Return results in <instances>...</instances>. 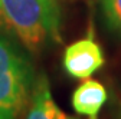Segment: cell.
<instances>
[{"label":"cell","mask_w":121,"mask_h":119,"mask_svg":"<svg viewBox=\"0 0 121 119\" xmlns=\"http://www.w3.org/2000/svg\"><path fill=\"white\" fill-rule=\"evenodd\" d=\"M4 23L29 52H42L62 40L58 0H0Z\"/></svg>","instance_id":"1"},{"label":"cell","mask_w":121,"mask_h":119,"mask_svg":"<svg viewBox=\"0 0 121 119\" xmlns=\"http://www.w3.org/2000/svg\"><path fill=\"white\" fill-rule=\"evenodd\" d=\"M35 82L27 55L0 30V119H17L27 109Z\"/></svg>","instance_id":"2"},{"label":"cell","mask_w":121,"mask_h":119,"mask_svg":"<svg viewBox=\"0 0 121 119\" xmlns=\"http://www.w3.org/2000/svg\"><path fill=\"white\" fill-rule=\"evenodd\" d=\"M105 63L101 44L95 40L92 32L85 37L66 46L62 56L64 70L73 79H88Z\"/></svg>","instance_id":"3"},{"label":"cell","mask_w":121,"mask_h":119,"mask_svg":"<svg viewBox=\"0 0 121 119\" xmlns=\"http://www.w3.org/2000/svg\"><path fill=\"white\" fill-rule=\"evenodd\" d=\"M25 119H77L65 113L55 102L49 80L45 75H39L35 82L29 106L26 109Z\"/></svg>","instance_id":"4"},{"label":"cell","mask_w":121,"mask_h":119,"mask_svg":"<svg viewBox=\"0 0 121 119\" xmlns=\"http://www.w3.org/2000/svg\"><path fill=\"white\" fill-rule=\"evenodd\" d=\"M108 99L105 86L94 79H85L73 91L71 103L73 111L88 119H98V113Z\"/></svg>","instance_id":"5"},{"label":"cell","mask_w":121,"mask_h":119,"mask_svg":"<svg viewBox=\"0 0 121 119\" xmlns=\"http://www.w3.org/2000/svg\"><path fill=\"white\" fill-rule=\"evenodd\" d=\"M108 29L121 37V0H99Z\"/></svg>","instance_id":"6"},{"label":"cell","mask_w":121,"mask_h":119,"mask_svg":"<svg viewBox=\"0 0 121 119\" xmlns=\"http://www.w3.org/2000/svg\"><path fill=\"white\" fill-rule=\"evenodd\" d=\"M0 30L7 32V27H6V23H4V17H3V12H2V6H0Z\"/></svg>","instance_id":"7"}]
</instances>
